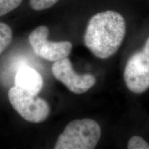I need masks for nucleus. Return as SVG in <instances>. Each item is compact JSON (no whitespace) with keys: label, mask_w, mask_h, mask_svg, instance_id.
I'll list each match as a JSON object with an SVG mask.
<instances>
[{"label":"nucleus","mask_w":149,"mask_h":149,"mask_svg":"<svg viewBox=\"0 0 149 149\" xmlns=\"http://www.w3.org/2000/svg\"><path fill=\"white\" fill-rule=\"evenodd\" d=\"M15 86L38 95L44 86V80L39 72L26 65L17 70L15 77Z\"/></svg>","instance_id":"7"},{"label":"nucleus","mask_w":149,"mask_h":149,"mask_svg":"<svg viewBox=\"0 0 149 149\" xmlns=\"http://www.w3.org/2000/svg\"><path fill=\"white\" fill-rule=\"evenodd\" d=\"M127 148L128 149H149V144L140 136L135 135L128 140Z\"/></svg>","instance_id":"11"},{"label":"nucleus","mask_w":149,"mask_h":149,"mask_svg":"<svg viewBox=\"0 0 149 149\" xmlns=\"http://www.w3.org/2000/svg\"><path fill=\"white\" fill-rule=\"evenodd\" d=\"M126 23L120 13L105 10L97 13L87 24L84 42L99 59H105L118 51L126 35Z\"/></svg>","instance_id":"1"},{"label":"nucleus","mask_w":149,"mask_h":149,"mask_svg":"<svg viewBox=\"0 0 149 149\" xmlns=\"http://www.w3.org/2000/svg\"><path fill=\"white\" fill-rule=\"evenodd\" d=\"M12 38L10 27L6 24L0 22V55L10 45Z\"/></svg>","instance_id":"8"},{"label":"nucleus","mask_w":149,"mask_h":149,"mask_svg":"<svg viewBox=\"0 0 149 149\" xmlns=\"http://www.w3.org/2000/svg\"><path fill=\"white\" fill-rule=\"evenodd\" d=\"M22 2V0H0V17L15 10Z\"/></svg>","instance_id":"9"},{"label":"nucleus","mask_w":149,"mask_h":149,"mask_svg":"<svg viewBox=\"0 0 149 149\" xmlns=\"http://www.w3.org/2000/svg\"><path fill=\"white\" fill-rule=\"evenodd\" d=\"M141 51L149 59V37L146 40L144 47L141 50Z\"/></svg>","instance_id":"12"},{"label":"nucleus","mask_w":149,"mask_h":149,"mask_svg":"<svg viewBox=\"0 0 149 149\" xmlns=\"http://www.w3.org/2000/svg\"><path fill=\"white\" fill-rule=\"evenodd\" d=\"M101 128L96 121L84 118L67 124L59 135L55 149H93L101 137Z\"/></svg>","instance_id":"2"},{"label":"nucleus","mask_w":149,"mask_h":149,"mask_svg":"<svg viewBox=\"0 0 149 149\" xmlns=\"http://www.w3.org/2000/svg\"><path fill=\"white\" fill-rule=\"evenodd\" d=\"M8 99L13 109L28 122H43L50 115L51 108L48 102L24 89L12 87L8 91Z\"/></svg>","instance_id":"3"},{"label":"nucleus","mask_w":149,"mask_h":149,"mask_svg":"<svg viewBox=\"0 0 149 149\" xmlns=\"http://www.w3.org/2000/svg\"><path fill=\"white\" fill-rule=\"evenodd\" d=\"M124 79L127 88L136 94L149 88V59L141 51L133 54L126 62Z\"/></svg>","instance_id":"6"},{"label":"nucleus","mask_w":149,"mask_h":149,"mask_svg":"<svg viewBox=\"0 0 149 149\" xmlns=\"http://www.w3.org/2000/svg\"><path fill=\"white\" fill-rule=\"evenodd\" d=\"M53 76L67 88L75 94H82L95 84L96 78L90 73L78 74L67 57L55 61L52 66Z\"/></svg>","instance_id":"5"},{"label":"nucleus","mask_w":149,"mask_h":149,"mask_svg":"<svg viewBox=\"0 0 149 149\" xmlns=\"http://www.w3.org/2000/svg\"><path fill=\"white\" fill-rule=\"evenodd\" d=\"M49 30L40 26L30 33L29 42L39 57L50 61H57L67 57L72 51V45L68 41L53 42L48 40Z\"/></svg>","instance_id":"4"},{"label":"nucleus","mask_w":149,"mask_h":149,"mask_svg":"<svg viewBox=\"0 0 149 149\" xmlns=\"http://www.w3.org/2000/svg\"><path fill=\"white\" fill-rule=\"evenodd\" d=\"M59 0H30L31 8L36 11H41L50 8Z\"/></svg>","instance_id":"10"}]
</instances>
